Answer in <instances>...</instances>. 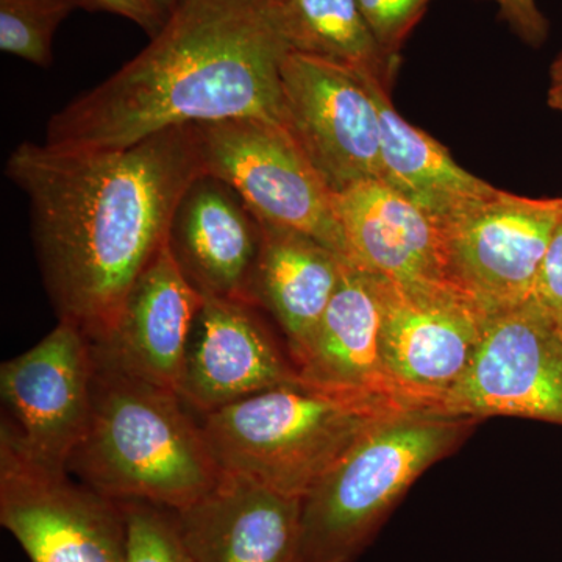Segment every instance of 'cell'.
Wrapping results in <instances>:
<instances>
[{"mask_svg": "<svg viewBox=\"0 0 562 562\" xmlns=\"http://www.w3.org/2000/svg\"><path fill=\"white\" fill-rule=\"evenodd\" d=\"M5 176L27 195L33 246L58 321L98 342L168 243L173 213L205 168L198 128L187 125L124 149L22 143Z\"/></svg>", "mask_w": 562, "mask_h": 562, "instance_id": "obj_1", "label": "cell"}, {"mask_svg": "<svg viewBox=\"0 0 562 562\" xmlns=\"http://www.w3.org/2000/svg\"><path fill=\"white\" fill-rule=\"evenodd\" d=\"M286 54L266 0H179L136 57L50 117L44 144L124 149L187 125L283 124Z\"/></svg>", "mask_w": 562, "mask_h": 562, "instance_id": "obj_2", "label": "cell"}, {"mask_svg": "<svg viewBox=\"0 0 562 562\" xmlns=\"http://www.w3.org/2000/svg\"><path fill=\"white\" fill-rule=\"evenodd\" d=\"M68 472L113 501L149 502L171 512L198 502L224 475L202 425L177 392L98 358L90 424Z\"/></svg>", "mask_w": 562, "mask_h": 562, "instance_id": "obj_3", "label": "cell"}, {"mask_svg": "<svg viewBox=\"0 0 562 562\" xmlns=\"http://www.w3.org/2000/svg\"><path fill=\"white\" fill-rule=\"evenodd\" d=\"M417 409L301 376L205 414L201 425L222 473L303 498L373 428Z\"/></svg>", "mask_w": 562, "mask_h": 562, "instance_id": "obj_4", "label": "cell"}, {"mask_svg": "<svg viewBox=\"0 0 562 562\" xmlns=\"http://www.w3.org/2000/svg\"><path fill=\"white\" fill-rule=\"evenodd\" d=\"M479 420L408 412L373 428L302 498L299 562H351L422 473Z\"/></svg>", "mask_w": 562, "mask_h": 562, "instance_id": "obj_5", "label": "cell"}, {"mask_svg": "<svg viewBox=\"0 0 562 562\" xmlns=\"http://www.w3.org/2000/svg\"><path fill=\"white\" fill-rule=\"evenodd\" d=\"M195 128L206 176L227 183L260 224L312 236L344 260L335 192L283 124L231 120Z\"/></svg>", "mask_w": 562, "mask_h": 562, "instance_id": "obj_6", "label": "cell"}, {"mask_svg": "<svg viewBox=\"0 0 562 562\" xmlns=\"http://www.w3.org/2000/svg\"><path fill=\"white\" fill-rule=\"evenodd\" d=\"M0 524L32 562H127L121 503L33 458L3 419Z\"/></svg>", "mask_w": 562, "mask_h": 562, "instance_id": "obj_7", "label": "cell"}, {"mask_svg": "<svg viewBox=\"0 0 562 562\" xmlns=\"http://www.w3.org/2000/svg\"><path fill=\"white\" fill-rule=\"evenodd\" d=\"M387 373L409 403L441 413L475 357L490 314L449 281L398 283L373 276Z\"/></svg>", "mask_w": 562, "mask_h": 562, "instance_id": "obj_8", "label": "cell"}, {"mask_svg": "<svg viewBox=\"0 0 562 562\" xmlns=\"http://www.w3.org/2000/svg\"><path fill=\"white\" fill-rule=\"evenodd\" d=\"M441 413L509 416L562 427L561 317L527 302L492 314L468 371L446 395Z\"/></svg>", "mask_w": 562, "mask_h": 562, "instance_id": "obj_9", "label": "cell"}, {"mask_svg": "<svg viewBox=\"0 0 562 562\" xmlns=\"http://www.w3.org/2000/svg\"><path fill=\"white\" fill-rule=\"evenodd\" d=\"M561 217L562 198L528 199L498 190L442 225L447 281L490 316L524 305Z\"/></svg>", "mask_w": 562, "mask_h": 562, "instance_id": "obj_10", "label": "cell"}, {"mask_svg": "<svg viewBox=\"0 0 562 562\" xmlns=\"http://www.w3.org/2000/svg\"><path fill=\"white\" fill-rule=\"evenodd\" d=\"M280 76L283 125L330 190L382 179L379 110L364 77L294 52Z\"/></svg>", "mask_w": 562, "mask_h": 562, "instance_id": "obj_11", "label": "cell"}, {"mask_svg": "<svg viewBox=\"0 0 562 562\" xmlns=\"http://www.w3.org/2000/svg\"><path fill=\"white\" fill-rule=\"evenodd\" d=\"M94 373L91 339L65 321L32 349L3 362L2 419L33 458L68 471L90 424Z\"/></svg>", "mask_w": 562, "mask_h": 562, "instance_id": "obj_12", "label": "cell"}, {"mask_svg": "<svg viewBox=\"0 0 562 562\" xmlns=\"http://www.w3.org/2000/svg\"><path fill=\"white\" fill-rule=\"evenodd\" d=\"M301 379L257 314V306L205 297L192 327L179 395L205 416Z\"/></svg>", "mask_w": 562, "mask_h": 562, "instance_id": "obj_13", "label": "cell"}, {"mask_svg": "<svg viewBox=\"0 0 562 562\" xmlns=\"http://www.w3.org/2000/svg\"><path fill=\"white\" fill-rule=\"evenodd\" d=\"M203 301L166 243L133 284L113 327L92 342L94 357L179 394L184 355Z\"/></svg>", "mask_w": 562, "mask_h": 562, "instance_id": "obj_14", "label": "cell"}, {"mask_svg": "<svg viewBox=\"0 0 562 562\" xmlns=\"http://www.w3.org/2000/svg\"><path fill=\"white\" fill-rule=\"evenodd\" d=\"M172 516L194 562H299L302 497L224 473Z\"/></svg>", "mask_w": 562, "mask_h": 562, "instance_id": "obj_15", "label": "cell"}, {"mask_svg": "<svg viewBox=\"0 0 562 562\" xmlns=\"http://www.w3.org/2000/svg\"><path fill=\"white\" fill-rule=\"evenodd\" d=\"M168 247L203 297L250 303L261 225L224 181L199 177L173 213Z\"/></svg>", "mask_w": 562, "mask_h": 562, "instance_id": "obj_16", "label": "cell"}, {"mask_svg": "<svg viewBox=\"0 0 562 562\" xmlns=\"http://www.w3.org/2000/svg\"><path fill=\"white\" fill-rule=\"evenodd\" d=\"M344 261L398 283L447 281L439 222L382 179L335 192Z\"/></svg>", "mask_w": 562, "mask_h": 562, "instance_id": "obj_17", "label": "cell"}, {"mask_svg": "<svg viewBox=\"0 0 562 562\" xmlns=\"http://www.w3.org/2000/svg\"><path fill=\"white\" fill-rule=\"evenodd\" d=\"M294 366L308 382L373 392L414 406L398 392L384 364L382 312L372 277L349 262H344L338 290Z\"/></svg>", "mask_w": 562, "mask_h": 562, "instance_id": "obj_18", "label": "cell"}, {"mask_svg": "<svg viewBox=\"0 0 562 562\" xmlns=\"http://www.w3.org/2000/svg\"><path fill=\"white\" fill-rule=\"evenodd\" d=\"M261 225L250 302L272 314L292 362L302 357L338 290L344 261L312 236Z\"/></svg>", "mask_w": 562, "mask_h": 562, "instance_id": "obj_19", "label": "cell"}, {"mask_svg": "<svg viewBox=\"0 0 562 562\" xmlns=\"http://www.w3.org/2000/svg\"><path fill=\"white\" fill-rule=\"evenodd\" d=\"M364 77L380 117L382 180L441 225L497 194V188L462 169L439 140L403 120L390 88Z\"/></svg>", "mask_w": 562, "mask_h": 562, "instance_id": "obj_20", "label": "cell"}, {"mask_svg": "<svg viewBox=\"0 0 562 562\" xmlns=\"http://www.w3.org/2000/svg\"><path fill=\"white\" fill-rule=\"evenodd\" d=\"M266 5L288 52L355 70L391 90L401 60L380 46L357 0H272Z\"/></svg>", "mask_w": 562, "mask_h": 562, "instance_id": "obj_21", "label": "cell"}, {"mask_svg": "<svg viewBox=\"0 0 562 562\" xmlns=\"http://www.w3.org/2000/svg\"><path fill=\"white\" fill-rule=\"evenodd\" d=\"M81 0H0V50L47 68L61 22Z\"/></svg>", "mask_w": 562, "mask_h": 562, "instance_id": "obj_22", "label": "cell"}, {"mask_svg": "<svg viewBox=\"0 0 562 562\" xmlns=\"http://www.w3.org/2000/svg\"><path fill=\"white\" fill-rule=\"evenodd\" d=\"M127 524V562H194L171 509L143 501H117Z\"/></svg>", "mask_w": 562, "mask_h": 562, "instance_id": "obj_23", "label": "cell"}, {"mask_svg": "<svg viewBox=\"0 0 562 562\" xmlns=\"http://www.w3.org/2000/svg\"><path fill=\"white\" fill-rule=\"evenodd\" d=\"M379 40L392 58L401 60V50L414 27L424 18L432 0H357Z\"/></svg>", "mask_w": 562, "mask_h": 562, "instance_id": "obj_24", "label": "cell"}, {"mask_svg": "<svg viewBox=\"0 0 562 562\" xmlns=\"http://www.w3.org/2000/svg\"><path fill=\"white\" fill-rule=\"evenodd\" d=\"M528 302L554 316H562V217L554 228Z\"/></svg>", "mask_w": 562, "mask_h": 562, "instance_id": "obj_25", "label": "cell"}, {"mask_svg": "<svg viewBox=\"0 0 562 562\" xmlns=\"http://www.w3.org/2000/svg\"><path fill=\"white\" fill-rule=\"evenodd\" d=\"M503 20L525 43L539 47L549 38V21L539 10L536 0H494Z\"/></svg>", "mask_w": 562, "mask_h": 562, "instance_id": "obj_26", "label": "cell"}, {"mask_svg": "<svg viewBox=\"0 0 562 562\" xmlns=\"http://www.w3.org/2000/svg\"><path fill=\"white\" fill-rule=\"evenodd\" d=\"M81 9L103 11V13L124 18L149 33L150 38L160 31L166 21L149 0H81Z\"/></svg>", "mask_w": 562, "mask_h": 562, "instance_id": "obj_27", "label": "cell"}, {"mask_svg": "<svg viewBox=\"0 0 562 562\" xmlns=\"http://www.w3.org/2000/svg\"><path fill=\"white\" fill-rule=\"evenodd\" d=\"M547 103L550 109L562 113V50L554 58L552 68H550L549 91H547Z\"/></svg>", "mask_w": 562, "mask_h": 562, "instance_id": "obj_28", "label": "cell"}, {"mask_svg": "<svg viewBox=\"0 0 562 562\" xmlns=\"http://www.w3.org/2000/svg\"><path fill=\"white\" fill-rule=\"evenodd\" d=\"M149 2L155 7V9L160 11L162 16L168 18L169 13H171L173 7L177 5L179 0H149Z\"/></svg>", "mask_w": 562, "mask_h": 562, "instance_id": "obj_29", "label": "cell"}, {"mask_svg": "<svg viewBox=\"0 0 562 562\" xmlns=\"http://www.w3.org/2000/svg\"><path fill=\"white\" fill-rule=\"evenodd\" d=\"M266 2H272V0H266Z\"/></svg>", "mask_w": 562, "mask_h": 562, "instance_id": "obj_30", "label": "cell"}, {"mask_svg": "<svg viewBox=\"0 0 562 562\" xmlns=\"http://www.w3.org/2000/svg\"><path fill=\"white\" fill-rule=\"evenodd\" d=\"M561 325H562V316H561Z\"/></svg>", "mask_w": 562, "mask_h": 562, "instance_id": "obj_31", "label": "cell"}]
</instances>
